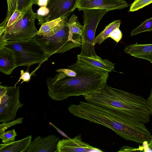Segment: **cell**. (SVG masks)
<instances>
[{"mask_svg":"<svg viewBox=\"0 0 152 152\" xmlns=\"http://www.w3.org/2000/svg\"><path fill=\"white\" fill-rule=\"evenodd\" d=\"M68 109L73 115L106 126L126 140L141 144L147 136L145 123L114 109L80 101L77 104L71 105Z\"/></svg>","mask_w":152,"mask_h":152,"instance_id":"cell-1","label":"cell"},{"mask_svg":"<svg viewBox=\"0 0 152 152\" xmlns=\"http://www.w3.org/2000/svg\"><path fill=\"white\" fill-rule=\"evenodd\" d=\"M66 75L60 71L53 77H48L46 83L49 97L62 101L71 96L84 95L97 91L107 83L109 72L80 65L76 62L69 66Z\"/></svg>","mask_w":152,"mask_h":152,"instance_id":"cell-2","label":"cell"},{"mask_svg":"<svg viewBox=\"0 0 152 152\" xmlns=\"http://www.w3.org/2000/svg\"><path fill=\"white\" fill-rule=\"evenodd\" d=\"M83 96L88 102L114 109L145 124L152 115V109L143 97L111 87L107 83L98 91Z\"/></svg>","mask_w":152,"mask_h":152,"instance_id":"cell-3","label":"cell"},{"mask_svg":"<svg viewBox=\"0 0 152 152\" xmlns=\"http://www.w3.org/2000/svg\"><path fill=\"white\" fill-rule=\"evenodd\" d=\"M49 58L55 53H63L72 49L81 47V36L69 32L67 23L54 35L44 37L38 34L33 39Z\"/></svg>","mask_w":152,"mask_h":152,"instance_id":"cell-4","label":"cell"},{"mask_svg":"<svg viewBox=\"0 0 152 152\" xmlns=\"http://www.w3.org/2000/svg\"><path fill=\"white\" fill-rule=\"evenodd\" d=\"M36 13L32 6L23 12L19 18L11 25L0 32V49L4 47L7 42L33 39L38 33L35 21Z\"/></svg>","mask_w":152,"mask_h":152,"instance_id":"cell-5","label":"cell"},{"mask_svg":"<svg viewBox=\"0 0 152 152\" xmlns=\"http://www.w3.org/2000/svg\"><path fill=\"white\" fill-rule=\"evenodd\" d=\"M4 47L13 53L17 67L41 64L48 60V57L33 39L8 41Z\"/></svg>","mask_w":152,"mask_h":152,"instance_id":"cell-6","label":"cell"},{"mask_svg":"<svg viewBox=\"0 0 152 152\" xmlns=\"http://www.w3.org/2000/svg\"><path fill=\"white\" fill-rule=\"evenodd\" d=\"M84 25L81 35V51L80 54L98 58L94 44L96 31L103 16L108 12L106 10L91 9L83 11Z\"/></svg>","mask_w":152,"mask_h":152,"instance_id":"cell-7","label":"cell"},{"mask_svg":"<svg viewBox=\"0 0 152 152\" xmlns=\"http://www.w3.org/2000/svg\"><path fill=\"white\" fill-rule=\"evenodd\" d=\"M20 101L18 86H0V122L5 123L15 120L18 109L23 107Z\"/></svg>","mask_w":152,"mask_h":152,"instance_id":"cell-8","label":"cell"},{"mask_svg":"<svg viewBox=\"0 0 152 152\" xmlns=\"http://www.w3.org/2000/svg\"><path fill=\"white\" fill-rule=\"evenodd\" d=\"M78 0H48L46 7L49 10L44 23L61 17L69 16L75 10Z\"/></svg>","mask_w":152,"mask_h":152,"instance_id":"cell-9","label":"cell"},{"mask_svg":"<svg viewBox=\"0 0 152 152\" xmlns=\"http://www.w3.org/2000/svg\"><path fill=\"white\" fill-rule=\"evenodd\" d=\"M129 6L124 0H78L75 9L77 8L79 11L99 9L108 12L123 9Z\"/></svg>","mask_w":152,"mask_h":152,"instance_id":"cell-10","label":"cell"},{"mask_svg":"<svg viewBox=\"0 0 152 152\" xmlns=\"http://www.w3.org/2000/svg\"><path fill=\"white\" fill-rule=\"evenodd\" d=\"M103 152L83 141L81 135L73 138L59 140L57 145V152Z\"/></svg>","mask_w":152,"mask_h":152,"instance_id":"cell-11","label":"cell"},{"mask_svg":"<svg viewBox=\"0 0 152 152\" xmlns=\"http://www.w3.org/2000/svg\"><path fill=\"white\" fill-rule=\"evenodd\" d=\"M59 137L51 134L45 137L40 136L31 141L26 152H57Z\"/></svg>","mask_w":152,"mask_h":152,"instance_id":"cell-12","label":"cell"},{"mask_svg":"<svg viewBox=\"0 0 152 152\" xmlns=\"http://www.w3.org/2000/svg\"><path fill=\"white\" fill-rule=\"evenodd\" d=\"M77 58L76 62L78 64L97 70L109 73L114 69L115 64L108 59H102L100 57L96 58L89 57L80 54L77 55Z\"/></svg>","mask_w":152,"mask_h":152,"instance_id":"cell-13","label":"cell"},{"mask_svg":"<svg viewBox=\"0 0 152 152\" xmlns=\"http://www.w3.org/2000/svg\"><path fill=\"white\" fill-rule=\"evenodd\" d=\"M69 16L61 17L44 23L41 25L37 34L44 37L54 35L64 27L68 21Z\"/></svg>","mask_w":152,"mask_h":152,"instance_id":"cell-14","label":"cell"},{"mask_svg":"<svg viewBox=\"0 0 152 152\" xmlns=\"http://www.w3.org/2000/svg\"><path fill=\"white\" fill-rule=\"evenodd\" d=\"M124 51L134 57L147 60L152 64V44H132L126 47Z\"/></svg>","mask_w":152,"mask_h":152,"instance_id":"cell-15","label":"cell"},{"mask_svg":"<svg viewBox=\"0 0 152 152\" xmlns=\"http://www.w3.org/2000/svg\"><path fill=\"white\" fill-rule=\"evenodd\" d=\"M15 56L10 50L5 47L0 50V71L9 75L17 67Z\"/></svg>","mask_w":152,"mask_h":152,"instance_id":"cell-16","label":"cell"},{"mask_svg":"<svg viewBox=\"0 0 152 152\" xmlns=\"http://www.w3.org/2000/svg\"><path fill=\"white\" fill-rule=\"evenodd\" d=\"M29 135L20 140L0 144V152H26L31 141Z\"/></svg>","mask_w":152,"mask_h":152,"instance_id":"cell-17","label":"cell"},{"mask_svg":"<svg viewBox=\"0 0 152 152\" xmlns=\"http://www.w3.org/2000/svg\"><path fill=\"white\" fill-rule=\"evenodd\" d=\"M121 24L120 20H114L106 26L105 28L95 38L94 44H100L108 38L109 35L115 29L119 28Z\"/></svg>","mask_w":152,"mask_h":152,"instance_id":"cell-18","label":"cell"},{"mask_svg":"<svg viewBox=\"0 0 152 152\" xmlns=\"http://www.w3.org/2000/svg\"><path fill=\"white\" fill-rule=\"evenodd\" d=\"M69 32L73 34H79L81 36L83 28L77 20V16L73 14L67 22Z\"/></svg>","mask_w":152,"mask_h":152,"instance_id":"cell-19","label":"cell"},{"mask_svg":"<svg viewBox=\"0 0 152 152\" xmlns=\"http://www.w3.org/2000/svg\"><path fill=\"white\" fill-rule=\"evenodd\" d=\"M152 31V17L147 19L140 26L133 30L131 36H133L140 33Z\"/></svg>","mask_w":152,"mask_h":152,"instance_id":"cell-20","label":"cell"},{"mask_svg":"<svg viewBox=\"0 0 152 152\" xmlns=\"http://www.w3.org/2000/svg\"><path fill=\"white\" fill-rule=\"evenodd\" d=\"M7 11L6 17L0 25V26L6 27V25L11 16L16 10V0H7Z\"/></svg>","mask_w":152,"mask_h":152,"instance_id":"cell-21","label":"cell"},{"mask_svg":"<svg viewBox=\"0 0 152 152\" xmlns=\"http://www.w3.org/2000/svg\"><path fill=\"white\" fill-rule=\"evenodd\" d=\"M17 135L15 129L4 132L0 134V138L3 143H7L15 141L16 137Z\"/></svg>","mask_w":152,"mask_h":152,"instance_id":"cell-22","label":"cell"},{"mask_svg":"<svg viewBox=\"0 0 152 152\" xmlns=\"http://www.w3.org/2000/svg\"><path fill=\"white\" fill-rule=\"evenodd\" d=\"M152 3V0H134L131 5L129 12H133L142 8Z\"/></svg>","mask_w":152,"mask_h":152,"instance_id":"cell-23","label":"cell"},{"mask_svg":"<svg viewBox=\"0 0 152 152\" xmlns=\"http://www.w3.org/2000/svg\"><path fill=\"white\" fill-rule=\"evenodd\" d=\"M49 10L46 7H41L36 13V19L38 20V24L42 25L44 23V19L48 15Z\"/></svg>","mask_w":152,"mask_h":152,"instance_id":"cell-24","label":"cell"},{"mask_svg":"<svg viewBox=\"0 0 152 152\" xmlns=\"http://www.w3.org/2000/svg\"><path fill=\"white\" fill-rule=\"evenodd\" d=\"M33 0H16V10L21 12H24L31 6H32Z\"/></svg>","mask_w":152,"mask_h":152,"instance_id":"cell-25","label":"cell"},{"mask_svg":"<svg viewBox=\"0 0 152 152\" xmlns=\"http://www.w3.org/2000/svg\"><path fill=\"white\" fill-rule=\"evenodd\" d=\"M23 118H18L13 121L5 123H2L0 125V134H2L9 128L14 125L21 124L23 122Z\"/></svg>","mask_w":152,"mask_h":152,"instance_id":"cell-26","label":"cell"},{"mask_svg":"<svg viewBox=\"0 0 152 152\" xmlns=\"http://www.w3.org/2000/svg\"><path fill=\"white\" fill-rule=\"evenodd\" d=\"M122 34L119 28L115 29L109 35L108 38L110 37L117 43L118 42L122 39Z\"/></svg>","mask_w":152,"mask_h":152,"instance_id":"cell-27","label":"cell"},{"mask_svg":"<svg viewBox=\"0 0 152 152\" xmlns=\"http://www.w3.org/2000/svg\"><path fill=\"white\" fill-rule=\"evenodd\" d=\"M20 76L19 79L17 83L15 85V86H16L21 80H22L23 81L21 83L24 82H28L31 80V75L28 71L24 72L23 70H22L20 71Z\"/></svg>","mask_w":152,"mask_h":152,"instance_id":"cell-28","label":"cell"},{"mask_svg":"<svg viewBox=\"0 0 152 152\" xmlns=\"http://www.w3.org/2000/svg\"><path fill=\"white\" fill-rule=\"evenodd\" d=\"M143 149L137 148L128 146H124L121 147V149L118 151V152H132L134 151H141Z\"/></svg>","mask_w":152,"mask_h":152,"instance_id":"cell-29","label":"cell"},{"mask_svg":"<svg viewBox=\"0 0 152 152\" xmlns=\"http://www.w3.org/2000/svg\"><path fill=\"white\" fill-rule=\"evenodd\" d=\"M49 124L51 126L54 127L56 129L57 131L58 132V133L60 134H61L64 137H65V138H70L67 135H66L65 133L63 132L61 130L58 128L56 127L53 124H52L51 122H50Z\"/></svg>","mask_w":152,"mask_h":152,"instance_id":"cell-30","label":"cell"},{"mask_svg":"<svg viewBox=\"0 0 152 152\" xmlns=\"http://www.w3.org/2000/svg\"><path fill=\"white\" fill-rule=\"evenodd\" d=\"M148 148L152 147V138L148 144Z\"/></svg>","mask_w":152,"mask_h":152,"instance_id":"cell-31","label":"cell"},{"mask_svg":"<svg viewBox=\"0 0 152 152\" xmlns=\"http://www.w3.org/2000/svg\"><path fill=\"white\" fill-rule=\"evenodd\" d=\"M150 95L151 96V97H152V90H151V92Z\"/></svg>","mask_w":152,"mask_h":152,"instance_id":"cell-32","label":"cell"},{"mask_svg":"<svg viewBox=\"0 0 152 152\" xmlns=\"http://www.w3.org/2000/svg\"><path fill=\"white\" fill-rule=\"evenodd\" d=\"M149 149L151 151H152V147L151 148H149Z\"/></svg>","mask_w":152,"mask_h":152,"instance_id":"cell-33","label":"cell"}]
</instances>
